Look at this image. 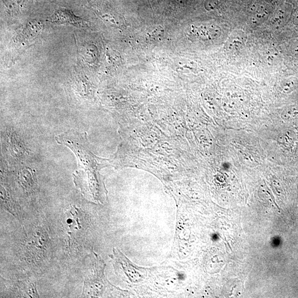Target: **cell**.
Here are the masks:
<instances>
[{"instance_id":"8992f818","label":"cell","mask_w":298,"mask_h":298,"mask_svg":"<svg viewBox=\"0 0 298 298\" xmlns=\"http://www.w3.org/2000/svg\"><path fill=\"white\" fill-rule=\"evenodd\" d=\"M6 6L12 11H19L21 0H5Z\"/></svg>"},{"instance_id":"7a4b0ae2","label":"cell","mask_w":298,"mask_h":298,"mask_svg":"<svg viewBox=\"0 0 298 298\" xmlns=\"http://www.w3.org/2000/svg\"><path fill=\"white\" fill-rule=\"evenodd\" d=\"M43 25L37 22H33L27 24L16 37V41L21 44H28L33 40L41 31Z\"/></svg>"},{"instance_id":"3957f363","label":"cell","mask_w":298,"mask_h":298,"mask_svg":"<svg viewBox=\"0 0 298 298\" xmlns=\"http://www.w3.org/2000/svg\"><path fill=\"white\" fill-rule=\"evenodd\" d=\"M50 22L55 23H69L76 26H83L84 21L67 10H61L55 13L51 18Z\"/></svg>"},{"instance_id":"277c9868","label":"cell","mask_w":298,"mask_h":298,"mask_svg":"<svg viewBox=\"0 0 298 298\" xmlns=\"http://www.w3.org/2000/svg\"><path fill=\"white\" fill-rule=\"evenodd\" d=\"M282 118L286 121H291L298 118V108L291 107L286 109L282 113Z\"/></svg>"},{"instance_id":"5b68a950","label":"cell","mask_w":298,"mask_h":298,"mask_svg":"<svg viewBox=\"0 0 298 298\" xmlns=\"http://www.w3.org/2000/svg\"><path fill=\"white\" fill-rule=\"evenodd\" d=\"M298 82L296 79H289L286 81L283 86V90L288 93L292 92L297 87Z\"/></svg>"},{"instance_id":"6da1fadb","label":"cell","mask_w":298,"mask_h":298,"mask_svg":"<svg viewBox=\"0 0 298 298\" xmlns=\"http://www.w3.org/2000/svg\"><path fill=\"white\" fill-rule=\"evenodd\" d=\"M86 133L70 130L55 137L59 144L74 151L78 161V169L73 174L76 188L89 200L97 199L98 180L96 174V156L89 150Z\"/></svg>"}]
</instances>
